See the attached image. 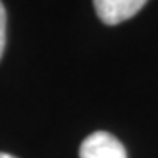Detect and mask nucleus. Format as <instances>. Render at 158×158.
<instances>
[{
    "label": "nucleus",
    "instance_id": "1",
    "mask_svg": "<svg viewBox=\"0 0 158 158\" xmlns=\"http://www.w3.org/2000/svg\"><path fill=\"white\" fill-rule=\"evenodd\" d=\"M79 158H127V151L113 134L93 132L79 148Z\"/></svg>",
    "mask_w": 158,
    "mask_h": 158
},
{
    "label": "nucleus",
    "instance_id": "2",
    "mask_svg": "<svg viewBox=\"0 0 158 158\" xmlns=\"http://www.w3.org/2000/svg\"><path fill=\"white\" fill-rule=\"evenodd\" d=\"M148 0H93L97 16L106 25H118L134 18Z\"/></svg>",
    "mask_w": 158,
    "mask_h": 158
},
{
    "label": "nucleus",
    "instance_id": "3",
    "mask_svg": "<svg viewBox=\"0 0 158 158\" xmlns=\"http://www.w3.org/2000/svg\"><path fill=\"white\" fill-rule=\"evenodd\" d=\"M6 37H7V14H6V7L0 0V60L6 49Z\"/></svg>",
    "mask_w": 158,
    "mask_h": 158
},
{
    "label": "nucleus",
    "instance_id": "4",
    "mask_svg": "<svg viewBox=\"0 0 158 158\" xmlns=\"http://www.w3.org/2000/svg\"><path fill=\"white\" fill-rule=\"evenodd\" d=\"M0 158H16V156H12L9 153H0Z\"/></svg>",
    "mask_w": 158,
    "mask_h": 158
}]
</instances>
